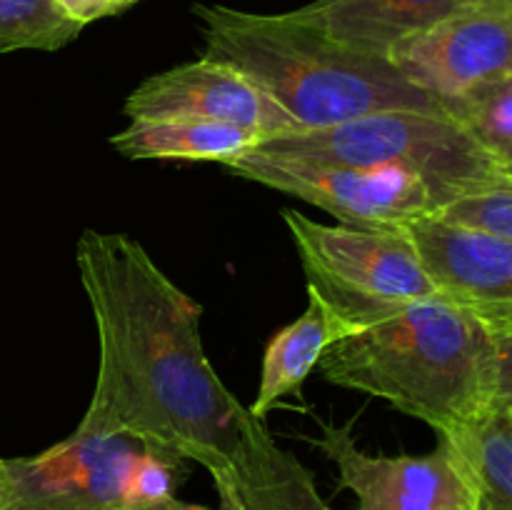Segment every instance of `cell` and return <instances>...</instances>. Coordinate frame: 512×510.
<instances>
[{
	"label": "cell",
	"instance_id": "cell-1",
	"mask_svg": "<svg viewBox=\"0 0 512 510\" xmlns=\"http://www.w3.org/2000/svg\"><path fill=\"white\" fill-rule=\"evenodd\" d=\"M75 263L100 343L98 378L80 423L133 435L210 475L228 468L248 408L205 355L203 308L123 233L85 230Z\"/></svg>",
	"mask_w": 512,
	"mask_h": 510
},
{
	"label": "cell",
	"instance_id": "cell-2",
	"mask_svg": "<svg viewBox=\"0 0 512 510\" xmlns=\"http://www.w3.org/2000/svg\"><path fill=\"white\" fill-rule=\"evenodd\" d=\"M333 303L350 330L320 360L328 383L388 400L435 433L495 410L493 335L473 308L445 295L390 305Z\"/></svg>",
	"mask_w": 512,
	"mask_h": 510
},
{
	"label": "cell",
	"instance_id": "cell-3",
	"mask_svg": "<svg viewBox=\"0 0 512 510\" xmlns=\"http://www.w3.org/2000/svg\"><path fill=\"white\" fill-rule=\"evenodd\" d=\"M203 55L240 70L305 130L383 110L448 113L380 55L348 48L290 13L193 5Z\"/></svg>",
	"mask_w": 512,
	"mask_h": 510
},
{
	"label": "cell",
	"instance_id": "cell-4",
	"mask_svg": "<svg viewBox=\"0 0 512 510\" xmlns=\"http://www.w3.org/2000/svg\"><path fill=\"white\" fill-rule=\"evenodd\" d=\"M258 150L313 163L405 170L423 178L443 205L510 185L498 153L450 113L383 110L330 128L278 135Z\"/></svg>",
	"mask_w": 512,
	"mask_h": 510
},
{
	"label": "cell",
	"instance_id": "cell-5",
	"mask_svg": "<svg viewBox=\"0 0 512 510\" xmlns=\"http://www.w3.org/2000/svg\"><path fill=\"white\" fill-rule=\"evenodd\" d=\"M308 283L338 303L390 305L443 295L403 228L325 225L283 210Z\"/></svg>",
	"mask_w": 512,
	"mask_h": 510
},
{
	"label": "cell",
	"instance_id": "cell-6",
	"mask_svg": "<svg viewBox=\"0 0 512 510\" xmlns=\"http://www.w3.org/2000/svg\"><path fill=\"white\" fill-rule=\"evenodd\" d=\"M225 168L238 178L305 200L353 228L400 230L443 208L423 178L398 168L313 163L258 148L228 160Z\"/></svg>",
	"mask_w": 512,
	"mask_h": 510
},
{
	"label": "cell",
	"instance_id": "cell-7",
	"mask_svg": "<svg viewBox=\"0 0 512 510\" xmlns=\"http://www.w3.org/2000/svg\"><path fill=\"white\" fill-rule=\"evenodd\" d=\"M148 445L128 433L80 423L28 458H5L8 510H125V488Z\"/></svg>",
	"mask_w": 512,
	"mask_h": 510
},
{
	"label": "cell",
	"instance_id": "cell-8",
	"mask_svg": "<svg viewBox=\"0 0 512 510\" xmlns=\"http://www.w3.org/2000/svg\"><path fill=\"white\" fill-rule=\"evenodd\" d=\"M388 60L440 105L512 78V3L473 0L393 45Z\"/></svg>",
	"mask_w": 512,
	"mask_h": 510
},
{
	"label": "cell",
	"instance_id": "cell-9",
	"mask_svg": "<svg viewBox=\"0 0 512 510\" xmlns=\"http://www.w3.org/2000/svg\"><path fill=\"white\" fill-rule=\"evenodd\" d=\"M338 468L340 488L350 490L358 510H483L478 488L448 443L430 455H370L348 425H323L313 440Z\"/></svg>",
	"mask_w": 512,
	"mask_h": 510
},
{
	"label": "cell",
	"instance_id": "cell-10",
	"mask_svg": "<svg viewBox=\"0 0 512 510\" xmlns=\"http://www.w3.org/2000/svg\"><path fill=\"white\" fill-rule=\"evenodd\" d=\"M125 115L130 120L193 118L235 125L260 135L263 143L305 130L240 70L205 55L143 80L125 98Z\"/></svg>",
	"mask_w": 512,
	"mask_h": 510
},
{
	"label": "cell",
	"instance_id": "cell-11",
	"mask_svg": "<svg viewBox=\"0 0 512 510\" xmlns=\"http://www.w3.org/2000/svg\"><path fill=\"white\" fill-rule=\"evenodd\" d=\"M430 280L468 308H512V238L463 228L438 215L403 225Z\"/></svg>",
	"mask_w": 512,
	"mask_h": 510
},
{
	"label": "cell",
	"instance_id": "cell-12",
	"mask_svg": "<svg viewBox=\"0 0 512 510\" xmlns=\"http://www.w3.org/2000/svg\"><path fill=\"white\" fill-rule=\"evenodd\" d=\"M213 483L220 503L233 510H330L313 473L280 448L250 410L228 468L213 473Z\"/></svg>",
	"mask_w": 512,
	"mask_h": 510
},
{
	"label": "cell",
	"instance_id": "cell-13",
	"mask_svg": "<svg viewBox=\"0 0 512 510\" xmlns=\"http://www.w3.org/2000/svg\"><path fill=\"white\" fill-rule=\"evenodd\" d=\"M473 0H313L295 10L328 38L388 58L393 45Z\"/></svg>",
	"mask_w": 512,
	"mask_h": 510
},
{
	"label": "cell",
	"instance_id": "cell-14",
	"mask_svg": "<svg viewBox=\"0 0 512 510\" xmlns=\"http://www.w3.org/2000/svg\"><path fill=\"white\" fill-rule=\"evenodd\" d=\"M350 330V320L338 305L308 283V308L290 325L268 340L260 370V388L250 415L263 420L280 398L298 393L310 373L320 365L325 350Z\"/></svg>",
	"mask_w": 512,
	"mask_h": 510
},
{
	"label": "cell",
	"instance_id": "cell-15",
	"mask_svg": "<svg viewBox=\"0 0 512 510\" xmlns=\"http://www.w3.org/2000/svg\"><path fill=\"white\" fill-rule=\"evenodd\" d=\"M263 138L250 130L193 118H140L110 138L130 160H210L228 163L258 148Z\"/></svg>",
	"mask_w": 512,
	"mask_h": 510
},
{
	"label": "cell",
	"instance_id": "cell-16",
	"mask_svg": "<svg viewBox=\"0 0 512 510\" xmlns=\"http://www.w3.org/2000/svg\"><path fill=\"white\" fill-rule=\"evenodd\" d=\"M453 448L478 488L483 510H512V413L490 410L483 418L438 433Z\"/></svg>",
	"mask_w": 512,
	"mask_h": 510
},
{
	"label": "cell",
	"instance_id": "cell-17",
	"mask_svg": "<svg viewBox=\"0 0 512 510\" xmlns=\"http://www.w3.org/2000/svg\"><path fill=\"white\" fill-rule=\"evenodd\" d=\"M55 0H0V53L60 50L80 35Z\"/></svg>",
	"mask_w": 512,
	"mask_h": 510
},
{
	"label": "cell",
	"instance_id": "cell-18",
	"mask_svg": "<svg viewBox=\"0 0 512 510\" xmlns=\"http://www.w3.org/2000/svg\"><path fill=\"white\" fill-rule=\"evenodd\" d=\"M445 110L468 125L498 158L512 148V78L480 85L463 98L450 100Z\"/></svg>",
	"mask_w": 512,
	"mask_h": 510
},
{
	"label": "cell",
	"instance_id": "cell-19",
	"mask_svg": "<svg viewBox=\"0 0 512 510\" xmlns=\"http://www.w3.org/2000/svg\"><path fill=\"white\" fill-rule=\"evenodd\" d=\"M185 460L160 448H145L130 470L125 488V510H153L175 498V488L183 480Z\"/></svg>",
	"mask_w": 512,
	"mask_h": 510
},
{
	"label": "cell",
	"instance_id": "cell-20",
	"mask_svg": "<svg viewBox=\"0 0 512 510\" xmlns=\"http://www.w3.org/2000/svg\"><path fill=\"white\" fill-rule=\"evenodd\" d=\"M438 218L463 228L485 230V233L512 238V185L465 195L438 210Z\"/></svg>",
	"mask_w": 512,
	"mask_h": 510
},
{
	"label": "cell",
	"instance_id": "cell-21",
	"mask_svg": "<svg viewBox=\"0 0 512 510\" xmlns=\"http://www.w3.org/2000/svg\"><path fill=\"white\" fill-rule=\"evenodd\" d=\"M495 345V410H512V308H473Z\"/></svg>",
	"mask_w": 512,
	"mask_h": 510
},
{
	"label": "cell",
	"instance_id": "cell-22",
	"mask_svg": "<svg viewBox=\"0 0 512 510\" xmlns=\"http://www.w3.org/2000/svg\"><path fill=\"white\" fill-rule=\"evenodd\" d=\"M138 3L140 0H55V5L63 10L65 18L78 23L80 28L95 23V20L123 15L125 10H130Z\"/></svg>",
	"mask_w": 512,
	"mask_h": 510
},
{
	"label": "cell",
	"instance_id": "cell-23",
	"mask_svg": "<svg viewBox=\"0 0 512 510\" xmlns=\"http://www.w3.org/2000/svg\"><path fill=\"white\" fill-rule=\"evenodd\" d=\"M153 510H233V508H228V505H223V503H220V508H205V505L183 503V500H178V498H170Z\"/></svg>",
	"mask_w": 512,
	"mask_h": 510
},
{
	"label": "cell",
	"instance_id": "cell-24",
	"mask_svg": "<svg viewBox=\"0 0 512 510\" xmlns=\"http://www.w3.org/2000/svg\"><path fill=\"white\" fill-rule=\"evenodd\" d=\"M0 510H8V473H5V458H0Z\"/></svg>",
	"mask_w": 512,
	"mask_h": 510
},
{
	"label": "cell",
	"instance_id": "cell-25",
	"mask_svg": "<svg viewBox=\"0 0 512 510\" xmlns=\"http://www.w3.org/2000/svg\"><path fill=\"white\" fill-rule=\"evenodd\" d=\"M500 163H503L505 178H508V183L512 185V148H510V150H505V153L500 155Z\"/></svg>",
	"mask_w": 512,
	"mask_h": 510
},
{
	"label": "cell",
	"instance_id": "cell-26",
	"mask_svg": "<svg viewBox=\"0 0 512 510\" xmlns=\"http://www.w3.org/2000/svg\"><path fill=\"white\" fill-rule=\"evenodd\" d=\"M500 3H512V0H500Z\"/></svg>",
	"mask_w": 512,
	"mask_h": 510
},
{
	"label": "cell",
	"instance_id": "cell-27",
	"mask_svg": "<svg viewBox=\"0 0 512 510\" xmlns=\"http://www.w3.org/2000/svg\"><path fill=\"white\" fill-rule=\"evenodd\" d=\"M510 413H512V410H510Z\"/></svg>",
	"mask_w": 512,
	"mask_h": 510
}]
</instances>
